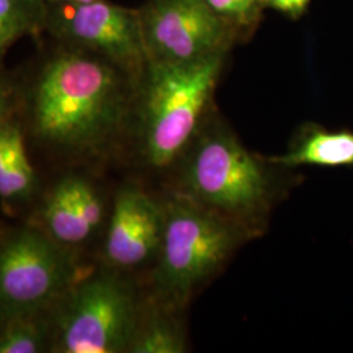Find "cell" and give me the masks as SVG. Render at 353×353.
Listing matches in <instances>:
<instances>
[{"label": "cell", "instance_id": "obj_6", "mask_svg": "<svg viewBox=\"0 0 353 353\" xmlns=\"http://www.w3.org/2000/svg\"><path fill=\"white\" fill-rule=\"evenodd\" d=\"M137 297L112 275H94L70 293L58 319L57 351L117 353L130 351L139 323Z\"/></svg>", "mask_w": 353, "mask_h": 353}, {"label": "cell", "instance_id": "obj_14", "mask_svg": "<svg viewBox=\"0 0 353 353\" xmlns=\"http://www.w3.org/2000/svg\"><path fill=\"white\" fill-rule=\"evenodd\" d=\"M48 327L39 316L13 319L0 326V353L45 351Z\"/></svg>", "mask_w": 353, "mask_h": 353}, {"label": "cell", "instance_id": "obj_13", "mask_svg": "<svg viewBox=\"0 0 353 353\" xmlns=\"http://www.w3.org/2000/svg\"><path fill=\"white\" fill-rule=\"evenodd\" d=\"M170 305L164 303L147 316L140 314L139 323L128 352L182 353L186 350V338L176 316L169 314Z\"/></svg>", "mask_w": 353, "mask_h": 353}, {"label": "cell", "instance_id": "obj_11", "mask_svg": "<svg viewBox=\"0 0 353 353\" xmlns=\"http://www.w3.org/2000/svg\"><path fill=\"white\" fill-rule=\"evenodd\" d=\"M267 163L283 168L353 166V131H330L318 125H306L288 151L270 157Z\"/></svg>", "mask_w": 353, "mask_h": 353}, {"label": "cell", "instance_id": "obj_7", "mask_svg": "<svg viewBox=\"0 0 353 353\" xmlns=\"http://www.w3.org/2000/svg\"><path fill=\"white\" fill-rule=\"evenodd\" d=\"M43 29L62 46L102 57L137 80L148 62L139 10L108 0L46 4Z\"/></svg>", "mask_w": 353, "mask_h": 353}, {"label": "cell", "instance_id": "obj_3", "mask_svg": "<svg viewBox=\"0 0 353 353\" xmlns=\"http://www.w3.org/2000/svg\"><path fill=\"white\" fill-rule=\"evenodd\" d=\"M182 156L179 194L243 227L270 210L272 176L227 128H199Z\"/></svg>", "mask_w": 353, "mask_h": 353}, {"label": "cell", "instance_id": "obj_4", "mask_svg": "<svg viewBox=\"0 0 353 353\" xmlns=\"http://www.w3.org/2000/svg\"><path fill=\"white\" fill-rule=\"evenodd\" d=\"M154 285L163 303L179 307L242 242L246 229L176 192L164 208Z\"/></svg>", "mask_w": 353, "mask_h": 353}, {"label": "cell", "instance_id": "obj_19", "mask_svg": "<svg viewBox=\"0 0 353 353\" xmlns=\"http://www.w3.org/2000/svg\"><path fill=\"white\" fill-rule=\"evenodd\" d=\"M19 6L24 7L29 12L37 16L38 19L45 24L46 17V3L43 0H12Z\"/></svg>", "mask_w": 353, "mask_h": 353}, {"label": "cell", "instance_id": "obj_15", "mask_svg": "<svg viewBox=\"0 0 353 353\" xmlns=\"http://www.w3.org/2000/svg\"><path fill=\"white\" fill-rule=\"evenodd\" d=\"M43 30V23L12 0H0V59L13 43Z\"/></svg>", "mask_w": 353, "mask_h": 353}, {"label": "cell", "instance_id": "obj_17", "mask_svg": "<svg viewBox=\"0 0 353 353\" xmlns=\"http://www.w3.org/2000/svg\"><path fill=\"white\" fill-rule=\"evenodd\" d=\"M312 0H261L263 8H272L290 17H300L307 10Z\"/></svg>", "mask_w": 353, "mask_h": 353}, {"label": "cell", "instance_id": "obj_20", "mask_svg": "<svg viewBox=\"0 0 353 353\" xmlns=\"http://www.w3.org/2000/svg\"><path fill=\"white\" fill-rule=\"evenodd\" d=\"M46 4H68V6H77V4H85L94 0H43Z\"/></svg>", "mask_w": 353, "mask_h": 353}, {"label": "cell", "instance_id": "obj_5", "mask_svg": "<svg viewBox=\"0 0 353 353\" xmlns=\"http://www.w3.org/2000/svg\"><path fill=\"white\" fill-rule=\"evenodd\" d=\"M75 267L63 246L33 228L0 241V326L41 316L67 294Z\"/></svg>", "mask_w": 353, "mask_h": 353}, {"label": "cell", "instance_id": "obj_18", "mask_svg": "<svg viewBox=\"0 0 353 353\" xmlns=\"http://www.w3.org/2000/svg\"><path fill=\"white\" fill-rule=\"evenodd\" d=\"M12 85L3 77H0V125L4 123L12 110L13 106Z\"/></svg>", "mask_w": 353, "mask_h": 353}, {"label": "cell", "instance_id": "obj_10", "mask_svg": "<svg viewBox=\"0 0 353 353\" xmlns=\"http://www.w3.org/2000/svg\"><path fill=\"white\" fill-rule=\"evenodd\" d=\"M103 214L96 189L81 176H67L51 191L42 219L48 234L61 245H79L100 227Z\"/></svg>", "mask_w": 353, "mask_h": 353}, {"label": "cell", "instance_id": "obj_1", "mask_svg": "<svg viewBox=\"0 0 353 353\" xmlns=\"http://www.w3.org/2000/svg\"><path fill=\"white\" fill-rule=\"evenodd\" d=\"M137 83L102 57L62 46L42 67L32 92L36 135L68 151L101 150L125 125Z\"/></svg>", "mask_w": 353, "mask_h": 353}, {"label": "cell", "instance_id": "obj_12", "mask_svg": "<svg viewBox=\"0 0 353 353\" xmlns=\"http://www.w3.org/2000/svg\"><path fill=\"white\" fill-rule=\"evenodd\" d=\"M36 183L21 127L8 118L0 125V196L8 201L26 199L34 192Z\"/></svg>", "mask_w": 353, "mask_h": 353}, {"label": "cell", "instance_id": "obj_2", "mask_svg": "<svg viewBox=\"0 0 353 353\" xmlns=\"http://www.w3.org/2000/svg\"><path fill=\"white\" fill-rule=\"evenodd\" d=\"M225 55L188 64L148 61L138 80L143 154L166 168L189 148L211 102Z\"/></svg>", "mask_w": 353, "mask_h": 353}, {"label": "cell", "instance_id": "obj_8", "mask_svg": "<svg viewBox=\"0 0 353 353\" xmlns=\"http://www.w3.org/2000/svg\"><path fill=\"white\" fill-rule=\"evenodd\" d=\"M139 13L148 61L188 64L225 55L237 36L205 0H151Z\"/></svg>", "mask_w": 353, "mask_h": 353}, {"label": "cell", "instance_id": "obj_16", "mask_svg": "<svg viewBox=\"0 0 353 353\" xmlns=\"http://www.w3.org/2000/svg\"><path fill=\"white\" fill-rule=\"evenodd\" d=\"M205 3L236 33L255 26L263 10L261 0H205Z\"/></svg>", "mask_w": 353, "mask_h": 353}, {"label": "cell", "instance_id": "obj_9", "mask_svg": "<svg viewBox=\"0 0 353 353\" xmlns=\"http://www.w3.org/2000/svg\"><path fill=\"white\" fill-rule=\"evenodd\" d=\"M165 211L135 186L121 190L105 242V256L114 267H137L160 249Z\"/></svg>", "mask_w": 353, "mask_h": 353}]
</instances>
